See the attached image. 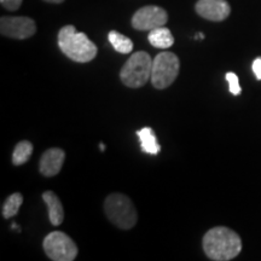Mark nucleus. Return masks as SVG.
<instances>
[{
    "label": "nucleus",
    "instance_id": "nucleus-1",
    "mask_svg": "<svg viewBox=\"0 0 261 261\" xmlns=\"http://www.w3.org/2000/svg\"><path fill=\"white\" fill-rule=\"evenodd\" d=\"M202 246L205 255L214 261H228L236 257L242 250L241 237L231 228L217 226L204 234Z\"/></svg>",
    "mask_w": 261,
    "mask_h": 261
},
{
    "label": "nucleus",
    "instance_id": "nucleus-13",
    "mask_svg": "<svg viewBox=\"0 0 261 261\" xmlns=\"http://www.w3.org/2000/svg\"><path fill=\"white\" fill-rule=\"evenodd\" d=\"M148 40L152 46L162 48V50L169 48L174 44V38H173L171 31L168 28H166L165 25L150 31Z\"/></svg>",
    "mask_w": 261,
    "mask_h": 261
},
{
    "label": "nucleus",
    "instance_id": "nucleus-12",
    "mask_svg": "<svg viewBox=\"0 0 261 261\" xmlns=\"http://www.w3.org/2000/svg\"><path fill=\"white\" fill-rule=\"evenodd\" d=\"M137 136L139 137L140 146H142L143 151L150 155L159 154L160 150H161V146L158 143V139H156V136L152 128L144 127V128L137 130Z\"/></svg>",
    "mask_w": 261,
    "mask_h": 261
},
{
    "label": "nucleus",
    "instance_id": "nucleus-11",
    "mask_svg": "<svg viewBox=\"0 0 261 261\" xmlns=\"http://www.w3.org/2000/svg\"><path fill=\"white\" fill-rule=\"evenodd\" d=\"M42 198H44L45 203L47 205L48 218H50L51 224L54 226L61 225L64 219V211L58 196L52 191H46L42 194Z\"/></svg>",
    "mask_w": 261,
    "mask_h": 261
},
{
    "label": "nucleus",
    "instance_id": "nucleus-7",
    "mask_svg": "<svg viewBox=\"0 0 261 261\" xmlns=\"http://www.w3.org/2000/svg\"><path fill=\"white\" fill-rule=\"evenodd\" d=\"M168 21L166 10L160 6L149 5L140 8L132 17V27L137 31H152L163 27Z\"/></svg>",
    "mask_w": 261,
    "mask_h": 261
},
{
    "label": "nucleus",
    "instance_id": "nucleus-2",
    "mask_svg": "<svg viewBox=\"0 0 261 261\" xmlns=\"http://www.w3.org/2000/svg\"><path fill=\"white\" fill-rule=\"evenodd\" d=\"M61 51L77 63H87L97 56L98 48L85 33L76 32L74 25H65L58 33Z\"/></svg>",
    "mask_w": 261,
    "mask_h": 261
},
{
    "label": "nucleus",
    "instance_id": "nucleus-3",
    "mask_svg": "<svg viewBox=\"0 0 261 261\" xmlns=\"http://www.w3.org/2000/svg\"><path fill=\"white\" fill-rule=\"evenodd\" d=\"M152 60L145 51H138L128 58L120 71V79L130 89H139L151 80Z\"/></svg>",
    "mask_w": 261,
    "mask_h": 261
},
{
    "label": "nucleus",
    "instance_id": "nucleus-21",
    "mask_svg": "<svg viewBox=\"0 0 261 261\" xmlns=\"http://www.w3.org/2000/svg\"><path fill=\"white\" fill-rule=\"evenodd\" d=\"M99 149L102 150V151H104V149H106V146H104V144H99Z\"/></svg>",
    "mask_w": 261,
    "mask_h": 261
},
{
    "label": "nucleus",
    "instance_id": "nucleus-16",
    "mask_svg": "<svg viewBox=\"0 0 261 261\" xmlns=\"http://www.w3.org/2000/svg\"><path fill=\"white\" fill-rule=\"evenodd\" d=\"M22 203H23V196L21 194L16 192V194L10 195L3 204V217L6 219L15 217L18 213Z\"/></svg>",
    "mask_w": 261,
    "mask_h": 261
},
{
    "label": "nucleus",
    "instance_id": "nucleus-6",
    "mask_svg": "<svg viewBox=\"0 0 261 261\" xmlns=\"http://www.w3.org/2000/svg\"><path fill=\"white\" fill-rule=\"evenodd\" d=\"M46 255L54 261H73L77 255V247L71 238L61 231H54L42 242Z\"/></svg>",
    "mask_w": 261,
    "mask_h": 261
},
{
    "label": "nucleus",
    "instance_id": "nucleus-10",
    "mask_svg": "<svg viewBox=\"0 0 261 261\" xmlns=\"http://www.w3.org/2000/svg\"><path fill=\"white\" fill-rule=\"evenodd\" d=\"M65 154L62 149L51 148L46 150L40 160V173L44 177H55L60 173L62 166L64 163Z\"/></svg>",
    "mask_w": 261,
    "mask_h": 261
},
{
    "label": "nucleus",
    "instance_id": "nucleus-18",
    "mask_svg": "<svg viewBox=\"0 0 261 261\" xmlns=\"http://www.w3.org/2000/svg\"><path fill=\"white\" fill-rule=\"evenodd\" d=\"M22 2H23V0H0L2 5L4 6L6 10H9V11H16V10H18L19 6L22 4Z\"/></svg>",
    "mask_w": 261,
    "mask_h": 261
},
{
    "label": "nucleus",
    "instance_id": "nucleus-4",
    "mask_svg": "<svg viewBox=\"0 0 261 261\" xmlns=\"http://www.w3.org/2000/svg\"><path fill=\"white\" fill-rule=\"evenodd\" d=\"M104 211L112 223L122 230H129L138 219L133 202L126 195L112 194L104 202Z\"/></svg>",
    "mask_w": 261,
    "mask_h": 261
},
{
    "label": "nucleus",
    "instance_id": "nucleus-9",
    "mask_svg": "<svg viewBox=\"0 0 261 261\" xmlns=\"http://www.w3.org/2000/svg\"><path fill=\"white\" fill-rule=\"evenodd\" d=\"M196 12L208 21L221 22L230 16L231 8L226 0H198Z\"/></svg>",
    "mask_w": 261,
    "mask_h": 261
},
{
    "label": "nucleus",
    "instance_id": "nucleus-20",
    "mask_svg": "<svg viewBox=\"0 0 261 261\" xmlns=\"http://www.w3.org/2000/svg\"><path fill=\"white\" fill-rule=\"evenodd\" d=\"M44 2L52 3V4H61V3H63L64 0H44Z\"/></svg>",
    "mask_w": 261,
    "mask_h": 261
},
{
    "label": "nucleus",
    "instance_id": "nucleus-8",
    "mask_svg": "<svg viewBox=\"0 0 261 261\" xmlns=\"http://www.w3.org/2000/svg\"><path fill=\"white\" fill-rule=\"evenodd\" d=\"M0 32L2 35L12 39H23L31 38L37 32L35 22L29 17H2L0 19Z\"/></svg>",
    "mask_w": 261,
    "mask_h": 261
},
{
    "label": "nucleus",
    "instance_id": "nucleus-15",
    "mask_svg": "<svg viewBox=\"0 0 261 261\" xmlns=\"http://www.w3.org/2000/svg\"><path fill=\"white\" fill-rule=\"evenodd\" d=\"M33 152V144L28 140H22L15 146L14 154H12V163L15 166L23 165L31 159Z\"/></svg>",
    "mask_w": 261,
    "mask_h": 261
},
{
    "label": "nucleus",
    "instance_id": "nucleus-5",
    "mask_svg": "<svg viewBox=\"0 0 261 261\" xmlns=\"http://www.w3.org/2000/svg\"><path fill=\"white\" fill-rule=\"evenodd\" d=\"M180 62L173 52H161L152 61L151 83L155 89H167L177 79Z\"/></svg>",
    "mask_w": 261,
    "mask_h": 261
},
{
    "label": "nucleus",
    "instance_id": "nucleus-14",
    "mask_svg": "<svg viewBox=\"0 0 261 261\" xmlns=\"http://www.w3.org/2000/svg\"><path fill=\"white\" fill-rule=\"evenodd\" d=\"M109 38L110 44L113 45V47L115 48V51L120 52V54L126 55V54H130V51L133 50V42L129 38L125 37V35L121 34V33L116 32V31H112L108 35Z\"/></svg>",
    "mask_w": 261,
    "mask_h": 261
},
{
    "label": "nucleus",
    "instance_id": "nucleus-17",
    "mask_svg": "<svg viewBox=\"0 0 261 261\" xmlns=\"http://www.w3.org/2000/svg\"><path fill=\"white\" fill-rule=\"evenodd\" d=\"M226 80L228 83V89H230V92L233 94V96H238V94H241V89L240 86V80H238V76L232 71H228L226 73Z\"/></svg>",
    "mask_w": 261,
    "mask_h": 261
},
{
    "label": "nucleus",
    "instance_id": "nucleus-19",
    "mask_svg": "<svg viewBox=\"0 0 261 261\" xmlns=\"http://www.w3.org/2000/svg\"><path fill=\"white\" fill-rule=\"evenodd\" d=\"M252 69H253V73L255 74L256 79L261 80V57H257L254 60Z\"/></svg>",
    "mask_w": 261,
    "mask_h": 261
}]
</instances>
